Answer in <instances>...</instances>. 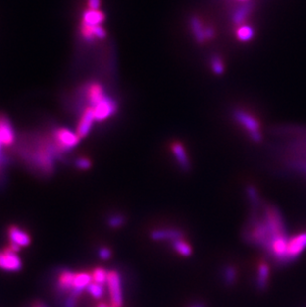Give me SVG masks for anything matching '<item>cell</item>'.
<instances>
[{
	"mask_svg": "<svg viewBox=\"0 0 306 307\" xmlns=\"http://www.w3.org/2000/svg\"><path fill=\"white\" fill-rule=\"evenodd\" d=\"M18 155L27 166L43 175H52L56 169V160L64 154L56 146L51 134H27L18 147Z\"/></svg>",
	"mask_w": 306,
	"mask_h": 307,
	"instance_id": "obj_1",
	"label": "cell"
},
{
	"mask_svg": "<svg viewBox=\"0 0 306 307\" xmlns=\"http://www.w3.org/2000/svg\"><path fill=\"white\" fill-rule=\"evenodd\" d=\"M51 136L56 146L63 154L75 148L80 143L81 140L77 132H74L71 129L64 126L54 128L51 132Z\"/></svg>",
	"mask_w": 306,
	"mask_h": 307,
	"instance_id": "obj_2",
	"label": "cell"
},
{
	"mask_svg": "<svg viewBox=\"0 0 306 307\" xmlns=\"http://www.w3.org/2000/svg\"><path fill=\"white\" fill-rule=\"evenodd\" d=\"M106 284L112 306L121 307L123 304V294H122L121 276L119 272L116 270H110L108 273Z\"/></svg>",
	"mask_w": 306,
	"mask_h": 307,
	"instance_id": "obj_3",
	"label": "cell"
},
{
	"mask_svg": "<svg viewBox=\"0 0 306 307\" xmlns=\"http://www.w3.org/2000/svg\"><path fill=\"white\" fill-rule=\"evenodd\" d=\"M306 251V231L289 238L287 246V264L295 261Z\"/></svg>",
	"mask_w": 306,
	"mask_h": 307,
	"instance_id": "obj_4",
	"label": "cell"
},
{
	"mask_svg": "<svg viewBox=\"0 0 306 307\" xmlns=\"http://www.w3.org/2000/svg\"><path fill=\"white\" fill-rule=\"evenodd\" d=\"M234 117L250 133L253 140L257 142L261 140L259 124L255 118H254L252 115L245 112L244 110H235Z\"/></svg>",
	"mask_w": 306,
	"mask_h": 307,
	"instance_id": "obj_5",
	"label": "cell"
},
{
	"mask_svg": "<svg viewBox=\"0 0 306 307\" xmlns=\"http://www.w3.org/2000/svg\"><path fill=\"white\" fill-rule=\"evenodd\" d=\"M22 266L23 263L20 256L10 248L0 251V269L17 272L22 269Z\"/></svg>",
	"mask_w": 306,
	"mask_h": 307,
	"instance_id": "obj_6",
	"label": "cell"
},
{
	"mask_svg": "<svg viewBox=\"0 0 306 307\" xmlns=\"http://www.w3.org/2000/svg\"><path fill=\"white\" fill-rule=\"evenodd\" d=\"M92 108L95 113L96 121H102L109 118L115 113V111L117 110V104L111 97L106 95Z\"/></svg>",
	"mask_w": 306,
	"mask_h": 307,
	"instance_id": "obj_7",
	"label": "cell"
},
{
	"mask_svg": "<svg viewBox=\"0 0 306 307\" xmlns=\"http://www.w3.org/2000/svg\"><path fill=\"white\" fill-rule=\"evenodd\" d=\"M0 140L3 146H11L16 140V132L10 118L4 113H0Z\"/></svg>",
	"mask_w": 306,
	"mask_h": 307,
	"instance_id": "obj_8",
	"label": "cell"
},
{
	"mask_svg": "<svg viewBox=\"0 0 306 307\" xmlns=\"http://www.w3.org/2000/svg\"><path fill=\"white\" fill-rule=\"evenodd\" d=\"M81 112V117L77 126V134L80 136V138H84L90 133L93 124L96 121V117L93 108L90 106H87Z\"/></svg>",
	"mask_w": 306,
	"mask_h": 307,
	"instance_id": "obj_9",
	"label": "cell"
},
{
	"mask_svg": "<svg viewBox=\"0 0 306 307\" xmlns=\"http://www.w3.org/2000/svg\"><path fill=\"white\" fill-rule=\"evenodd\" d=\"M184 233L181 230L173 228L157 229L150 233V239L154 242H173L178 239H183Z\"/></svg>",
	"mask_w": 306,
	"mask_h": 307,
	"instance_id": "obj_10",
	"label": "cell"
},
{
	"mask_svg": "<svg viewBox=\"0 0 306 307\" xmlns=\"http://www.w3.org/2000/svg\"><path fill=\"white\" fill-rule=\"evenodd\" d=\"M7 234H8V238L10 240V243L17 245L20 248L28 247L31 244L30 235L18 226H14V225L10 226L8 228Z\"/></svg>",
	"mask_w": 306,
	"mask_h": 307,
	"instance_id": "obj_11",
	"label": "cell"
},
{
	"mask_svg": "<svg viewBox=\"0 0 306 307\" xmlns=\"http://www.w3.org/2000/svg\"><path fill=\"white\" fill-rule=\"evenodd\" d=\"M93 281V276L92 273L90 272H76L74 283H73V288L69 294H73L77 297L81 295V293L87 289L89 284Z\"/></svg>",
	"mask_w": 306,
	"mask_h": 307,
	"instance_id": "obj_12",
	"label": "cell"
},
{
	"mask_svg": "<svg viewBox=\"0 0 306 307\" xmlns=\"http://www.w3.org/2000/svg\"><path fill=\"white\" fill-rule=\"evenodd\" d=\"M104 15L102 12H101L99 9L95 10V9H88L84 12L83 14V18H82V24L81 26H85V27H97V26H101L102 23L104 21Z\"/></svg>",
	"mask_w": 306,
	"mask_h": 307,
	"instance_id": "obj_13",
	"label": "cell"
},
{
	"mask_svg": "<svg viewBox=\"0 0 306 307\" xmlns=\"http://www.w3.org/2000/svg\"><path fill=\"white\" fill-rule=\"evenodd\" d=\"M171 150L173 152V155H174L179 167L185 172L189 171L191 168V164H190L189 158L187 156V153H186L183 145L179 142H175L171 145Z\"/></svg>",
	"mask_w": 306,
	"mask_h": 307,
	"instance_id": "obj_14",
	"label": "cell"
},
{
	"mask_svg": "<svg viewBox=\"0 0 306 307\" xmlns=\"http://www.w3.org/2000/svg\"><path fill=\"white\" fill-rule=\"evenodd\" d=\"M76 272L71 269H64L60 272L57 282V288L61 293L71 292Z\"/></svg>",
	"mask_w": 306,
	"mask_h": 307,
	"instance_id": "obj_15",
	"label": "cell"
},
{
	"mask_svg": "<svg viewBox=\"0 0 306 307\" xmlns=\"http://www.w3.org/2000/svg\"><path fill=\"white\" fill-rule=\"evenodd\" d=\"M270 268L266 262H261L257 266L256 277H255V286L259 291H264L267 288L269 280Z\"/></svg>",
	"mask_w": 306,
	"mask_h": 307,
	"instance_id": "obj_16",
	"label": "cell"
},
{
	"mask_svg": "<svg viewBox=\"0 0 306 307\" xmlns=\"http://www.w3.org/2000/svg\"><path fill=\"white\" fill-rule=\"evenodd\" d=\"M222 280L226 286H233L238 278V272L234 265L228 264L223 267L221 272Z\"/></svg>",
	"mask_w": 306,
	"mask_h": 307,
	"instance_id": "obj_17",
	"label": "cell"
},
{
	"mask_svg": "<svg viewBox=\"0 0 306 307\" xmlns=\"http://www.w3.org/2000/svg\"><path fill=\"white\" fill-rule=\"evenodd\" d=\"M246 194L248 197V200L250 202V205L252 207V211H259L260 208V197L256 190V188L253 185H250L246 188Z\"/></svg>",
	"mask_w": 306,
	"mask_h": 307,
	"instance_id": "obj_18",
	"label": "cell"
},
{
	"mask_svg": "<svg viewBox=\"0 0 306 307\" xmlns=\"http://www.w3.org/2000/svg\"><path fill=\"white\" fill-rule=\"evenodd\" d=\"M171 245H172L173 250L182 256L186 257V256H190L192 255L191 246L186 241H184L183 239L175 240L171 243Z\"/></svg>",
	"mask_w": 306,
	"mask_h": 307,
	"instance_id": "obj_19",
	"label": "cell"
},
{
	"mask_svg": "<svg viewBox=\"0 0 306 307\" xmlns=\"http://www.w3.org/2000/svg\"><path fill=\"white\" fill-rule=\"evenodd\" d=\"M125 223H126L125 216L122 214H119V213L112 214V215L108 216V218L106 219V224L111 229H119L122 226H124Z\"/></svg>",
	"mask_w": 306,
	"mask_h": 307,
	"instance_id": "obj_20",
	"label": "cell"
},
{
	"mask_svg": "<svg viewBox=\"0 0 306 307\" xmlns=\"http://www.w3.org/2000/svg\"><path fill=\"white\" fill-rule=\"evenodd\" d=\"M108 273H109V271H107L106 269H104L102 267H97L92 272L93 281L100 283V284H102V285H105L107 282Z\"/></svg>",
	"mask_w": 306,
	"mask_h": 307,
	"instance_id": "obj_21",
	"label": "cell"
},
{
	"mask_svg": "<svg viewBox=\"0 0 306 307\" xmlns=\"http://www.w3.org/2000/svg\"><path fill=\"white\" fill-rule=\"evenodd\" d=\"M94 298L96 299H100L103 296L104 294V285L97 283L95 281H92L89 286L86 289Z\"/></svg>",
	"mask_w": 306,
	"mask_h": 307,
	"instance_id": "obj_22",
	"label": "cell"
},
{
	"mask_svg": "<svg viewBox=\"0 0 306 307\" xmlns=\"http://www.w3.org/2000/svg\"><path fill=\"white\" fill-rule=\"evenodd\" d=\"M254 35V31L250 26H243L237 31V36L242 41H248L252 39Z\"/></svg>",
	"mask_w": 306,
	"mask_h": 307,
	"instance_id": "obj_23",
	"label": "cell"
},
{
	"mask_svg": "<svg viewBox=\"0 0 306 307\" xmlns=\"http://www.w3.org/2000/svg\"><path fill=\"white\" fill-rule=\"evenodd\" d=\"M74 165L78 170L85 171V170H89L92 167V161L87 157H78L75 160Z\"/></svg>",
	"mask_w": 306,
	"mask_h": 307,
	"instance_id": "obj_24",
	"label": "cell"
},
{
	"mask_svg": "<svg viewBox=\"0 0 306 307\" xmlns=\"http://www.w3.org/2000/svg\"><path fill=\"white\" fill-rule=\"evenodd\" d=\"M98 256H99V257H100L102 260H108V259L111 257L112 253H111V251H110L108 248H106V247H102V248H100L99 251H98Z\"/></svg>",
	"mask_w": 306,
	"mask_h": 307,
	"instance_id": "obj_25",
	"label": "cell"
},
{
	"mask_svg": "<svg viewBox=\"0 0 306 307\" xmlns=\"http://www.w3.org/2000/svg\"><path fill=\"white\" fill-rule=\"evenodd\" d=\"M212 69L218 75H220V74H222L224 72V65H223L222 61L219 58H213V60H212Z\"/></svg>",
	"mask_w": 306,
	"mask_h": 307,
	"instance_id": "obj_26",
	"label": "cell"
},
{
	"mask_svg": "<svg viewBox=\"0 0 306 307\" xmlns=\"http://www.w3.org/2000/svg\"><path fill=\"white\" fill-rule=\"evenodd\" d=\"M77 300H78L77 296L73 294H69L66 300L64 301L63 307H77Z\"/></svg>",
	"mask_w": 306,
	"mask_h": 307,
	"instance_id": "obj_27",
	"label": "cell"
},
{
	"mask_svg": "<svg viewBox=\"0 0 306 307\" xmlns=\"http://www.w3.org/2000/svg\"><path fill=\"white\" fill-rule=\"evenodd\" d=\"M2 147H3V144H2L1 140H0V170H2L3 167L6 166L7 161H8L7 158H6V156L4 155Z\"/></svg>",
	"mask_w": 306,
	"mask_h": 307,
	"instance_id": "obj_28",
	"label": "cell"
},
{
	"mask_svg": "<svg viewBox=\"0 0 306 307\" xmlns=\"http://www.w3.org/2000/svg\"><path fill=\"white\" fill-rule=\"evenodd\" d=\"M30 307H48V306L44 302H42V301H35V302H33L31 304Z\"/></svg>",
	"mask_w": 306,
	"mask_h": 307,
	"instance_id": "obj_29",
	"label": "cell"
},
{
	"mask_svg": "<svg viewBox=\"0 0 306 307\" xmlns=\"http://www.w3.org/2000/svg\"><path fill=\"white\" fill-rule=\"evenodd\" d=\"M188 307H206V304L203 302H195V303H192L191 305H189Z\"/></svg>",
	"mask_w": 306,
	"mask_h": 307,
	"instance_id": "obj_30",
	"label": "cell"
},
{
	"mask_svg": "<svg viewBox=\"0 0 306 307\" xmlns=\"http://www.w3.org/2000/svg\"><path fill=\"white\" fill-rule=\"evenodd\" d=\"M98 307H109V306L106 305L105 303H100V304L98 305Z\"/></svg>",
	"mask_w": 306,
	"mask_h": 307,
	"instance_id": "obj_31",
	"label": "cell"
},
{
	"mask_svg": "<svg viewBox=\"0 0 306 307\" xmlns=\"http://www.w3.org/2000/svg\"><path fill=\"white\" fill-rule=\"evenodd\" d=\"M241 1H245V0H241Z\"/></svg>",
	"mask_w": 306,
	"mask_h": 307,
	"instance_id": "obj_32",
	"label": "cell"
},
{
	"mask_svg": "<svg viewBox=\"0 0 306 307\" xmlns=\"http://www.w3.org/2000/svg\"><path fill=\"white\" fill-rule=\"evenodd\" d=\"M112 307H113V306H112Z\"/></svg>",
	"mask_w": 306,
	"mask_h": 307,
	"instance_id": "obj_33",
	"label": "cell"
}]
</instances>
